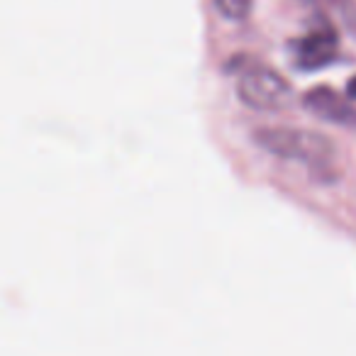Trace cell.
I'll list each match as a JSON object with an SVG mask.
<instances>
[{
	"mask_svg": "<svg viewBox=\"0 0 356 356\" xmlns=\"http://www.w3.org/2000/svg\"><path fill=\"white\" fill-rule=\"evenodd\" d=\"M254 139L264 152L286 159V161H298L307 168H315V171L330 168L337 159V149L332 139H327L320 132H312V129L266 127L259 129Z\"/></svg>",
	"mask_w": 356,
	"mask_h": 356,
	"instance_id": "obj_1",
	"label": "cell"
},
{
	"mask_svg": "<svg viewBox=\"0 0 356 356\" xmlns=\"http://www.w3.org/2000/svg\"><path fill=\"white\" fill-rule=\"evenodd\" d=\"M237 98L247 108L271 113L283 110L293 98V88L278 71L264 64H252L237 79Z\"/></svg>",
	"mask_w": 356,
	"mask_h": 356,
	"instance_id": "obj_2",
	"label": "cell"
},
{
	"mask_svg": "<svg viewBox=\"0 0 356 356\" xmlns=\"http://www.w3.org/2000/svg\"><path fill=\"white\" fill-rule=\"evenodd\" d=\"M337 49H339V35L327 20H320L305 37L293 42L296 61L305 71H315L332 64L337 59Z\"/></svg>",
	"mask_w": 356,
	"mask_h": 356,
	"instance_id": "obj_3",
	"label": "cell"
},
{
	"mask_svg": "<svg viewBox=\"0 0 356 356\" xmlns=\"http://www.w3.org/2000/svg\"><path fill=\"white\" fill-rule=\"evenodd\" d=\"M302 103H305V108L310 110L312 115L327 120V122L356 124V108L346 103L344 98H339V93L327 88V86H317L310 93H305Z\"/></svg>",
	"mask_w": 356,
	"mask_h": 356,
	"instance_id": "obj_4",
	"label": "cell"
},
{
	"mask_svg": "<svg viewBox=\"0 0 356 356\" xmlns=\"http://www.w3.org/2000/svg\"><path fill=\"white\" fill-rule=\"evenodd\" d=\"M213 6L225 20L242 22V20H247L249 13H252L254 0H213Z\"/></svg>",
	"mask_w": 356,
	"mask_h": 356,
	"instance_id": "obj_5",
	"label": "cell"
},
{
	"mask_svg": "<svg viewBox=\"0 0 356 356\" xmlns=\"http://www.w3.org/2000/svg\"><path fill=\"white\" fill-rule=\"evenodd\" d=\"M344 20L349 25V30L356 35V6H344Z\"/></svg>",
	"mask_w": 356,
	"mask_h": 356,
	"instance_id": "obj_6",
	"label": "cell"
},
{
	"mask_svg": "<svg viewBox=\"0 0 356 356\" xmlns=\"http://www.w3.org/2000/svg\"><path fill=\"white\" fill-rule=\"evenodd\" d=\"M346 95H349L351 100H356V76L349 79V83H346Z\"/></svg>",
	"mask_w": 356,
	"mask_h": 356,
	"instance_id": "obj_7",
	"label": "cell"
},
{
	"mask_svg": "<svg viewBox=\"0 0 356 356\" xmlns=\"http://www.w3.org/2000/svg\"><path fill=\"white\" fill-rule=\"evenodd\" d=\"M312 6H332V3H339V0H307Z\"/></svg>",
	"mask_w": 356,
	"mask_h": 356,
	"instance_id": "obj_8",
	"label": "cell"
}]
</instances>
